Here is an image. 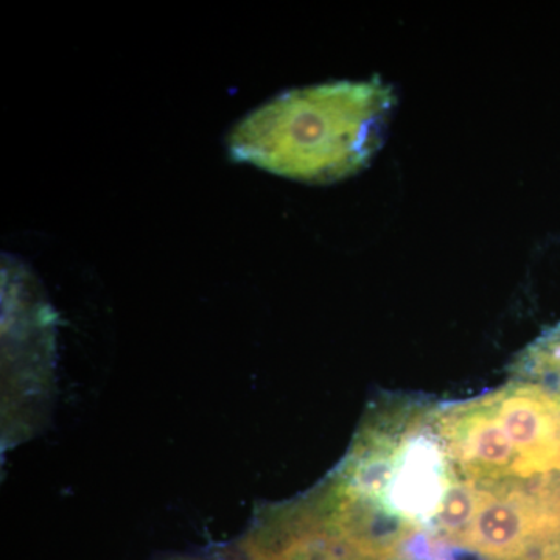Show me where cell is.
<instances>
[{
  "mask_svg": "<svg viewBox=\"0 0 560 560\" xmlns=\"http://www.w3.org/2000/svg\"><path fill=\"white\" fill-rule=\"evenodd\" d=\"M510 377L536 383L560 397V323L545 330L515 357Z\"/></svg>",
  "mask_w": 560,
  "mask_h": 560,
  "instance_id": "cell-2",
  "label": "cell"
},
{
  "mask_svg": "<svg viewBox=\"0 0 560 560\" xmlns=\"http://www.w3.org/2000/svg\"><path fill=\"white\" fill-rule=\"evenodd\" d=\"M394 105L378 77L285 92L234 128L232 158L305 183L348 178L381 149Z\"/></svg>",
  "mask_w": 560,
  "mask_h": 560,
  "instance_id": "cell-1",
  "label": "cell"
}]
</instances>
